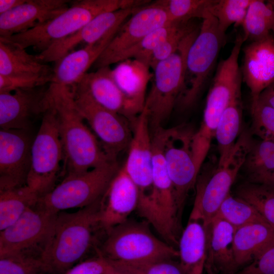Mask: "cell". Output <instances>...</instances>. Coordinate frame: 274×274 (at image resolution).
I'll return each mask as SVG.
<instances>
[{
  "label": "cell",
  "instance_id": "1",
  "mask_svg": "<svg viewBox=\"0 0 274 274\" xmlns=\"http://www.w3.org/2000/svg\"><path fill=\"white\" fill-rule=\"evenodd\" d=\"M49 95L56 114L66 176L83 173L115 161L108 157L97 138L84 123L72 87L50 83Z\"/></svg>",
  "mask_w": 274,
  "mask_h": 274
},
{
  "label": "cell",
  "instance_id": "2",
  "mask_svg": "<svg viewBox=\"0 0 274 274\" xmlns=\"http://www.w3.org/2000/svg\"><path fill=\"white\" fill-rule=\"evenodd\" d=\"M102 197L76 212L56 214L41 256L47 274L64 273L88 252L95 230L101 229Z\"/></svg>",
  "mask_w": 274,
  "mask_h": 274
},
{
  "label": "cell",
  "instance_id": "3",
  "mask_svg": "<svg viewBox=\"0 0 274 274\" xmlns=\"http://www.w3.org/2000/svg\"><path fill=\"white\" fill-rule=\"evenodd\" d=\"M136 4V1L132 0L76 1L66 10L45 24L6 39L24 49L32 47L40 53L55 42L76 32L97 15L134 7Z\"/></svg>",
  "mask_w": 274,
  "mask_h": 274
},
{
  "label": "cell",
  "instance_id": "4",
  "mask_svg": "<svg viewBox=\"0 0 274 274\" xmlns=\"http://www.w3.org/2000/svg\"><path fill=\"white\" fill-rule=\"evenodd\" d=\"M106 234L97 252L111 261L139 263L179 257L178 250L154 235L148 223L128 219Z\"/></svg>",
  "mask_w": 274,
  "mask_h": 274
},
{
  "label": "cell",
  "instance_id": "5",
  "mask_svg": "<svg viewBox=\"0 0 274 274\" xmlns=\"http://www.w3.org/2000/svg\"><path fill=\"white\" fill-rule=\"evenodd\" d=\"M253 141L251 133L244 130L239 135L228 158L217 165L211 176L203 177L197 185L195 198L189 219L201 222L206 229L230 194L237 175L245 162Z\"/></svg>",
  "mask_w": 274,
  "mask_h": 274
},
{
  "label": "cell",
  "instance_id": "6",
  "mask_svg": "<svg viewBox=\"0 0 274 274\" xmlns=\"http://www.w3.org/2000/svg\"><path fill=\"white\" fill-rule=\"evenodd\" d=\"M120 167L117 160L111 161L83 173L67 175L36 205L54 214L87 207L103 196Z\"/></svg>",
  "mask_w": 274,
  "mask_h": 274
},
{
  "label": "cell",
  "instance_id": "7",
  "mask_svg": "<svg viewBox=\"0 0 274 274\" xmlns=\"http://www.w3.org/2000/svg\"><path fill=\"white\" fill-rule=\"evenodd\" d=\"M191 45L188 42L183 43L178 52L159 62L153 69L154 83L144 105L151 133L163 127L186 88V58Z\"/></svg>",
  "mask_w": 274,
  "mask_h": 274
},
{
  "label": "cell",
  "instance_id": "8",
  "mask_svg": "<svg viewBox=\"0 0 274 274\" xmlns=\"http://www.w3.org/2000/svg\"><path fill=\"white\" fill-rule=\"evenodd\" d=\"M31 162L26 185L40 197L55 187L63 161L62 146L55 110L49 106L42 116L31 146Z\"/></svg>",
  "mask_w": 274,
  "mask_h": 274
},
{
  "label": "cell",
  "instance_id": "9",
  "mask_svg": "<svg viewBox=\"0 0 274 274\" xmlns=\"http://www.w3.org/2000/svg\"><path fill=\"white\" fill-rule=\"evenodd\" d=\"M225 42V35L220 32L217 19L209 11L187 54L186 68L190 85L178 100L181 110L189 109L196 102Z\"/></svg>",
  "mask_w": 274,
  "mask_h": 274
},
{
  "label": "cell",
  "instance_id": "10",
  "mask_svg": "<svg viewBox=\"0 0 274 274\" xmlns=\"http://www.w3.org/2000/svg\"><path fill=\"white\" fill-rule=\"evenodd\" d=\"M76 106L88 123L106 154L112 160L128 149L132 135L130 122L125 117L98 104L82 80L72 88Z\"/></svg>",
  "mask_w": 274,
  "mask_h": 274
},
{
  "label": "cell",
  "instance_id": "11",
  "mask_svg": "<svg viewBox=\"0 0 274 274\" xmlns=\"http://www.w3.org/2000/svg\"><path fill=\"white\" fill-rule=\"evenodd\" d=\"M151 137L153 152L152 198L154 212L153 227L165 242L175 247L178 246L180 238L181 217L164 158L163 128L154 131Z\"/></svg>",
  "mask_w": 274,
  "mask_h": 274
},
{
  "label": "cell",
  "instance_id": "12",
  "mask_svg": "<svg viewBox=\"0 0 274 274\" xmlns=\"http://www.w3.org/2000/svg\"><path fill=\"white\" fill-rule=\"evenodd\" d=\"M194 132L191 128L185 125L164 128V158L180 217L186 197L196 183L199 172L192 153Z\"/></svg>",
  "mask_w": 274,
  "mask_h": 274
},
{
  "label": "cell",
  "instance_id": "13",
  "mask_svg": "<svg viewBox=\"0 0 274 274\" xmlns=\"http://www.w3.org/2000/svg\"><path fill=\"white\" fill-rule=\"evenodd\" d=\"M132 135L127 159L123 166L139 192L136 211L141 215L152 208L153 152L152 137L146 109L131 122Z\"/></svg>",
  "mask_w": 274,
  "mask_h": 274
},
{
  "label": "cell",
  "instance_id": "14",
  "mask_svg": "<svg viewBox=\"0 0 274 274\" xmlns=\"http://www.w3.org/2000/svg\"><path fill=\"white\" fill-rule=\"evenodd\" d=\"M56 214L37 205L28 209L1 231L0 256L19 254L41 259Z\"/></svg>",
  "mask_w": 274,
  "mask_h": 274
},
{
  "label": "cell",
  "instance_id": "15",
  "mask_svg": "<svg viewBox=\"0 0 274 274\" xmlns=\"http://www.w3.org/2000/svg\"><path fill=\"white\" fill-rule=\"evenodd\" d=\"M170 23L166 12L156 2L143 7L120 26L93 66L98 69L110 66L118 55L153 31Z\"/></svg>",
  "mask_w": 274,
  "mask_h": 274
},
{
  "label": "cell",
  "instance_id": "16",
  "mask_svg": "<svg viewBox=\"0 0 274 274\" xmlns=\"http://www.w3.org/2000/svg\"><path fill=\"white\" fill-rule=\"evenodd\" d=\"M29 130H0V191L26 185L31 162Z\"/></svg>",
  "mask_w": 274,
  "mask_h": 274
},
{
  "label": "cell",
  "instance_id": "17",
  "mask_svg": "<svg viewBox=\"0 0 274 274\" xmlns=\"http://www.w3.org/2000/svg\"><path fill=\"white\" fill-rule=\"evenodd\" d=\"M49 106V86L0 92L1 129L29 130Z\"/></svg>",
  "mask_w": 274,
  "mask_h": 274
},
{
  "label": "cell",
  "instance_id": "18",
  "mask_svg": "<svg viewBox=\"0 0 274 274\" xmlns=\"http://www.w3.org/2000/svg\"><path fill=\"white\" fill-rule=\"evenodd\" d=\"M138 10L135 7L102 13L89 21L76 32L57 41L38 56L45 63L56 62L72 52L79 44L95 43L112 29L119 27L129 16Z\"/></svg>",
  "mask_w": 274,
  "mask_h": 274
},
{
  "label": "cell",
  "instance_id": "19",
  "mask_svg": "<svg viewBox=\"0 0 274 274\" xmlns=\"http://www.w3.org/2000/svg\"><path fill=\"white\" fill-rule=\"evenodd\" d=\"M139 192L123 165L112 180L101 199L100 224L106 233L127 220L136 210Z\"/></svg>",
  "mask_w": 274,
  "mask_h": 274
},
{
  "label": "cell",
  "instance_id": "20",
  "mask_svg": "<svg viewBox=\"0 0 274 274\" xmlns=\"http://www.w3.org/2000/svg\"><path fill=\"white\" fill-rule=\"evenodd\" d=\"M67 0H26L23 4L0 14V38H8L40 26L69 8Z\"/></svg>",
  "mask_w": 274,
  "mask_h": 274
},
{
  "label": "cell",
  "instance_id": "21",
  "mask_svg": "<svg viewBox=\"0 0 274 274\" xmlns=\"http://www.w3.org/2000/svg\"><path fill=\"white\" fill-rule=\"evenodd\" d=\"M242 70L243 79L250 89L251 101L274 82V38L270 34L251 42L244 48Z\"/></svg>",
  "mask_w": 274,
  "mask_h": 274
},
{
  "label": "cell",
  "instance_id": "22",
  "mask_svg": "<svg viewBox=\"0 0 274 274\" xmlns=\"http://www.w3.org/2000/svg\"><path fill=\"white\" fill-rule=\"evenodd\" d=\"M119 27L115 28L98 41L66 54L55 62L51 83L75 87L101 55Z\"/></svg>",
  "mask_w": 274,
  "mask_h": 274
},
{
  "label": "cell",
  "instance_id": "23",
  "mask_svg": "<svg viewBox=\"0 0 274 274\" xmlns=\"http://www.w3.org/2000/svg\"><path fill=\"white\" fill-rule=\"evenodd\" d=\"M205 229L207 235L205 269L209 274H234L238 270L233 250L235 228L226 221L214 218Z\"/></svg>",
  "mask_w": 274,
  "mask_h": 274
},
{
  "label": "cell",
  "instance_id": "24",
  "mask_svg": "<svg viewBox=\"0 0 274 274\" xmlns=\"http://www.w3.org/2000/svg\"><path fill=\"white\" fill-rule=\"evenodd\" d=\"M82 80L92 98L102 107L125 117L130 122L138 116L114 80L110 66L87 73Z\"/></svg>",
  "mask_w": 274,
  "mask_h": 274
},
{
  "label": "cell",
  "instance_id": "25",
  "mask_svg": "<svg viewBox=\"0 0 274 274\" xmlns=\"http://www.w3.org/2000/svg\"><path fill=\"white\" fill-rule=\"evenodd\" d=\"M18 44L0 38V75L33 77L53 76V68Z\"/></svg>",
  "mask_w": 274,
  "mask_h": 274
},
{
  "label": "cell",
  "instance_id": "26",
  "mask_svg": "<svg viewBox=\"0 0 274 274\" xmlns=\"http://www.w3.org/2000/svg\"><path fill=\"white\" fill-rule=\"evenodd\" d=\"M274 244V227L265 222L251 223L235 229L233 250L237 268L252 262Z\"/></svg>",
  "mask_w": 274,
  "mask_h": 274
},
{
  "label": "cell",
  "instance_id": "27",
  "mask_svg": "<svg viewBox=\"0 0 274 274\" xmlns=\"http://www.w3.org/2000/svg\"><path fill=\"white\" fill-rule=\"evenodd\" d=\"M149 67L135 59H128L120 62L112 70L114 80L136 116L144 108L146 89L150 79Z\"/></svg>",
  "mask_w": 274,
  "mask_h": 274
},
{
  "label": "cell",
  "instance_id": "28",
  "mask_svg": "<svg viewBox=\"0 0 274 274\" xmlns=\"http://www.w3.org/2000/svg\"><path fill=\"white\" fill-rule=\"evenodd\" d=\"M180 265L184 274H203L207 258V235L202 223L189 219L178 243Z\"/></svg>",
  "mask_w": 274,
  "mask_h": 274
},
{
  "label": "cell",
  "instance_id": "29",
  "mask_svg": "<svg viewBox=\"0 0 274 274\" xmlns=\"http://www.w3.org/2000/svg\"><path fill=\"white\" fill-rule=\"evenodd\" d=\"M242 118L241 98L232 101L221 115L215 134L219 153L218 165L223 164L231 153L239 135Z\"/></svg>",
  "mask_w": 274,
  "mask_h": 274
},
{
  "label": "cell",
  "instance_id": "30",
  "mask_svg": "<svg viewBox=\"0 0 274 274\" xmlns=\"http://www.w3.org/2000/svg\"><path fill=\"white\" fill-rule=\"evenodd\" d=\"M39 196L26 185L0 191V230L16 221L29 208L36 205Z\"/></svg>",
  "mask_w": 274,
  "mask_h": 274
},
{
  "label": "cell",
  "instance_id": "31",
  "mask_svg": "<svg viewBox=\"0 0 274 274\" xmlns=\"http://www.w3.org/2000/svg\"><path fill=\"white\" fill-rule=\"evenodd\" d=\"M245 42L262 39L274 30V11L270 1L252 0L242 25Z\"/></svg>",
  "mask_w": 274,
  "mask_h": 274
},
{
  "label": "cell",
  "instance_id": "32",
  "mask_svg": "<svg viewBox=\"0 0 274 274\" xmlns=\"http://www.w3.org/2000/svg\"><path fill=\"white\" fill-rule=\"evenodd\" d=\"M184 22H172L153 31L135 45L118 55L113 63L133 58L150 67L153 52Z\"/></svg>",
  "mask_w": 274,
  "mask_h": 274
},
{
  "label": "cell",
  "instance_id": "33",
  "mask_svg": "<svg viewBox=\"0 0 274 274\" xmlns=\"http://www.w3.org/2000/svg\"><path fill=\"white\" fill-rule=\"evenodd\" d=\"M236 193L237 197L254 207L274 227V187L249 181L240 185Z\"/></svg>",
  "mask_w": 274,
  "mask_h": 274
},
{
  "label": "cell",
  "instance_id": "34",
  "mask_svg": "<svg viewBox=\"0 0 274 274\" xmlns=\"http://www.w3.org/2000/svg\"><path fill=\"white\" fill-rule=\"evenodd\" d=\"M215 218L226 221L235 229L253 223L267 222L251 204L238 197H233L230 193L222 203Z\"/></svg>",
  "mask_w": 274,
  "mask_h": 274
},
{
  "label": "cell",
  "instance_id": "35",
  "mask_svg": "<svg viewBox=\"0 0 274 274\" xmlns=\"http://www.w3.org/2000/svg\"><path fill=\"white\" fill-rule=\"evenodd\" d=\"M252 0H213L209 11L217 20L218 28L225 35L231 25H242Z\"/></svg>",
  "mask_w": 274,
  "mask_h": 274
},
{
  "label": "cell",
  "instance_id": "36",
  "mask_svg": "<svg viewBox=\"0 0 274 274\" xmlns=\"http://www.w3.org/2000/svg\"><path fill=\"white\" fill-rule=\"evenodd\" d=\"M213 0H159L156 2L167 13L170 22L190 21L194 18L203 19Z\"/></svg>",
  "mask_w": 274,
  "mask_h": 274
},
{
  "label": "cell",
  "instance_id": "37",
  "mask_svg": "<svg viewBox=\"0 0 274 274\" xmlns=\"http://www.w3.org/2000/svg\"><path fill=\"white\" fill-rule=\"evenodd\" d=\"M243 166L249 177L274 172V142H253Z\"/></svg>",
  "mask_w": 274,
  "mask_h": 274
},
{
  "label": "cell",
  "instance_id": "38",
  "mask_svg": "<svg viewBox=\"0 0 274 274\" xmlns=\"http://www.w3.org/2000/svg\"><path fill=\"white\" fill-rule=\"evenodd\" d=\"M111 262L115 269L129 274H184L179 262L172 258L139 263Z\"/></svg>",
  "mask_w": 274,
  "mask_h": 274
},
{
  "label": "cell",
  "instance_id": "39",
  "mask_svg": "<svg viewBox=\"0 0 274 274\" xmlns=\"http://www.w3.org/2000/svg\"><path fill=\"white\" fill-rule=\"evenodd\" d=\"M0 274H47L41 258L23 254L0 256Z\"/></svg>",
  "mask_w": 274,
  "mask_h": 274
},
{
  "label": "cell",
  "instance_id": "40",
  "mask_svg": "<svg viewBox=\"0 0 274 274\" xmlns=\"http://www.w3.org/2000/svg\"><path fill=\"white\" fill-rule=\"evenodd\" d=\"M252 132L262 141L274 142V109L259 99L251 101Z\"/></svg>",
  "mask_w": 274,
  "mask_h": 274
},
{
  "label": "cell",
  "instance_id": "41",
  "mask_svg": "<svg viewBox=\"0 0 274 274\" xmlns=\"http://www.w3.org/2000/svg\"><path fill=\"white\" fill-rule=\"evenodd\" d=\"M196 28L190 21L183 22L179 28L162 42L153 52L150 67L153 69L160 61H163L178 52L184 39Z\"/></svg>",
  "mask_w": 274,
  "mask_h": 274
},
{
  "label": "cell",
  "instance_id": "42",
  "mask_svg": "<svg viewBox=\"0 0 274 274\" xmlns=\"http://www.w3.org/2000/svg\"><path fill=\"white\" fill-rule=\"evenodd\" d=\"M52 78L53 76L21 77L0 75V92H10L17 89L46 85L52 82Z\"/></svg>",
  "mask_w": 274,
  "mask_h": 274
},
{
  "label": "cell",
  "instance_id": "43",
  "mask_svg": "<svg viewBox=\"0 0 274 274\" xmlns=\"http://www.w3.org/2000/svg\"><path fill=\"white\" fill-rule=\"evenodd\" d=\"M115 268L110 260L100 254L75 264L63 274H108Z\"/></svg>",
  "mask_w": 274,
  "mask_h": 274
},
{
  "label": "cell",
  "instance_id": "44",
  "mask_svg": "<svg viewBox=\"0 0 274 274\" xmlns=\"http://www.w3.org/2000/svg\"><path fill=\"white\" fill-rule=\"evenodd\" d=\"M234 274H274V244Z\"/></svg>",
  "mask_w": 274,
  "mask_h": 274
},
{
  "label": "cell",
  "instance_id": "45",
  "mask_svg": "<svg viewBox=\"0 0 274 274\" xmlns=\"http://www.w3.org/2000/svg\"><path fill=\"white\" fill-rule=\"evenodd\" d=\"M258 99L274 109V82L261 93Z\"/></svg>",
  "mask_w": 274,
  "mask_h": 274
},
{
  "label": "cell",
  "instance_id": "46",
  "mask_svg": "<svg viewBox=\"0 0 274 274\" xmlns=\"http://www.w3.org/2000/svg\"><path fill=\"white\" fill-rule=\"evenodd\" d=\"M250 182L266 184L274 187V172L262 175L250 177Z\"/></svg>",
  "mask_w": 274,
  "mask_h": 274
},
{
  "label": "cell",
  "instance_id": "47",
  "mask_svg": "<svg viewBox=\"0 0 274 274\" xmlns=\"http://www.w3.org/2000/svg\"><path fill=\"white\" fill-rule=\"evenodd\" d=\"M26 0H1L0 14L8 12L24 3Z\"/></svg>",
  "mask_w": 274,
  "mask_h": 274
},
{
  "label": "cell",
  "instance_id": "48",
  "mask_svg": "<svg viewBox=\"0 0 274 274\" xmlns=\"http://www.w3.org/2000/svg\"><path fill=\"white\" fill-rule=\"evenodd\" d=\"M108 274H129L125 272H121L118 270H117L116 269H114L113 271L111 272L108 273Z\"/></svg>",
  "mask_w": 274,
  "mask_h": 274
},
{
  "label": "cell",
  "instance_id": "49",
  "mask_svg": "<svg viewBox=\"0 0 274 274\" xmlns=\"http://www.w3.org/2000/svg\"><path fill=\"white\" fill-rule=\"evenodd\" d=\"M270 1L271 3V4L272 5V7H273V11H274V0ZM273 32H274V30H273Z\"/></svg>",
  "mask_w": 274,
  "mask_h": 274
}]
</instances>
